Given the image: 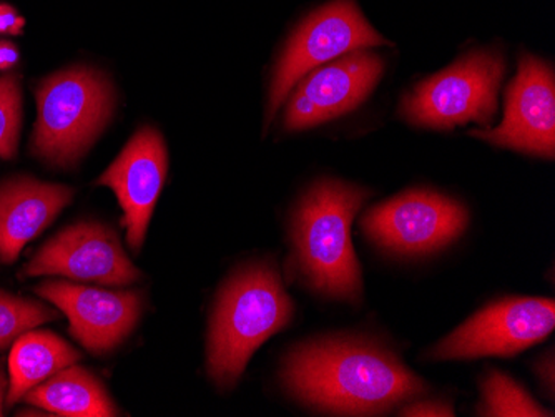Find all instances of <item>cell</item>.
Masks as SVG:
<instances>
[{
  "instance_id": "obj_1",
  "label": "cell",
  "mask_w": 555,
  "mask_h": 417,
  "mask_svg": "<svg viewBox=\"0 0 555 417\" xmlns=\"http://www.w3.org/2000/svg\"><path fill=\"white\" fill-rule=\"evenodd\" d=\"M283 381L296 400L338 416H377L427 391L395 353L354 338L296 348L286 357Z\"/></svg>"
},
{
  "instance_id": "obj_2",
  "label": "cell",
  "mask_w": 555,
  "mask_h": 417,
  "mask_svg": "<svg viewBox=\"0 0 555 417\" xmlns=\"http://www.w3.org/2000/svg\"><path fill=\"white\" fill-rule=\"evenodd\" d=\"M371 193L324 180L305 195L293 222L295 260L314 291L335 300H360L361 264L351 245V223Z\"/></svg>"
},
{
  "instance_id": "obj_3",
  "label": "cell",
  "mask_w": 555,
  "mask_h": 417,
  "mask_svg": "<svg viewBox=\"0 0 555 417\" xmlns=\"http://www.w3.org/2000/svg\"><path fill=\"white\" fill-rule=\"evenodd\" d=\"M295 304L274 266L258 263L236 273L218 297L208 339V373L232 388L249 357L292 322Z\"/></svg>"
},
{
  "instance_id": "obj_4",
  "label": "cell",
  "mask_w": 555,
  "mask_h": 417,
  "mask_svg": "<svg viewBox=\"0 0 555 417\" xmlns=\"http://www.w3.org/2000/svg\"><path fill=\"white\" fill-rule=\"evenodd\" d=\"M33 152L54 167H74L104 132L114 112L111 82L100 71L74 67L42 80L36 92Z\"/></svg>"
},
{
  "instance_id": "obj_5",
  "label": "cell",
  "mask_w": 555,
  "mask_h": 417,
  "mask_svg": "<svg viewBox=\"0 0 555 417\" xmlns=\"http://www.w3.org/2000/svg\"><path fill=\"white\" fill-rule=\"evenodd\" d=\"M506 62L499 52H474L421 82L402 102V115L416 127L451 130L469 121L488 129Z\"/></svg>"
},
{
  "instance_id": "obj_6",
  "label": "cell",
  "mask_w": 555,
  "mask_h": 417,
  "mask_svg": "<svg viewBox=\"0 0 555 417\" xmlns=\"http://www.w3.org/2000/svg\"><path fill=\"white\" fill-rule=\"evenodd\" d=\"M385 43L388 40L367 24L354 0H335L311 14L298 27L278 62L268 102L267 123L273 120V115L286 101L293 87L311 70L338 55Z\"/></svg>"
},
{
  "instance_id": "obj_7",
  "label": "cell",
  "mask_w": 555,
  "mask_h": 417,
  "mask_svg": "<svg viewBox=\"0 0 555 417\" xmlns=\"http://www.w3.org/2000/svg\"><path fill=\"white\" fill-rule=\"evenodd\" d=\"M469 211L460 201L429 190H413L377 205L363 218V229L377 247L404 255L433 253L463 235Z\"/></svg>"
},
{
  "instance_id": "obj_8",
  "label": "cell",
  "mask_w": 555,
  "mask_h": 417,
  "mask_svg": "<svg viewBox=\"0 0 555 417\" xmlns=\"http://www.w3.org/2000/svg\"><path fill=\"white\" fill-rule=\"evenodd\" d=\"M555 328L554 300L509 298L474 314L433 348V361L514 356L544 341Z\"/></svg>"
},
{
  "instance_id": "obj_9",
  "label": "cell",
  "mask_w": 555,
  "mask_h": 417,
  "mask_svg": "<svg viewBox=\"0 0 555 417\" xmlns=\"http://www.w3.org/2000/svg\"><path fill=\"white\" fill-rule=\"evenodd\" d=\"M22 276H64L74 282L127 286L142 278L121 248L117 233L95 222H80L59 232L25 264Z\"/></svg>"
},
{
  "instance_id": "obj_10",
  "label": "cell",
  "mask_w": 555,
  "mask_h": 417,
  "mask_svg": "<svg viewBox=\"0 0 555 417\" xmlns=\"http://www.w3.org/2000/svg\"><path fill=\"white\" fill-rule=\"evenodd\" d=\"M34 291L67 316L70 335L93 354L114 351L142 316L143 298L137 291H108L54 279L40 283Z\"/></svg>"
},
{
  "instance_id": "obj_11",
  "label": "cell",
  "mask_w": 555,
  "mask_h": 417,
  "mask_svg": "<svg viewBox=\"0 0 555 417\" xmlns=\"http://www.w3.org/2000/svg\"><path fill=\"white\" fill-rule=\"evenodd\" d=\"M470 135L552 160L555 154V80L551 65L524 55L516 79L507 90L504 121L498 129L473 130Z\"/></svg>"
},
{
  "instance_id": "obj_12",
  "label": "cell",
  "mask_w": 555,
  "mask_h": 417,
  "mask_svg": "<svg viewBox=\"0 0 555 417\" xmlns=\"http://www.w3.org/2000/svg\"><path fill=\"white\" fill-rule=\"evenodd\" d=\"M385 61L354 51L296 83L285 114L288 130H305L354 110L382 79Z\"/></svg>"
},
{
  "instance_id": "obj_13",
  "label": "cell",
  "mask_w": 555,
  "mask_h": 417,
  "mask_svg": "<svg viewBox=\"0 0 555 417\" xmlns=\"http://www.w3.org/2000/svg\"><path fill=\"white\" fill-rule=\"evenodd\" d=\"M167 168L164 136L152 127H143L96 180V185L108 186L117 195L124 210L127 242L132 250L139 251L145 242L150 218L160 196Z\"/></svg>"
},
{
  "instance_id": "obj_14",
  "label": "cell",
  "mask_w": 555,
  "mask_h": 417,
  "mask_svg": "<svg viewBox=\"0 0 555 417\" xmlns=\"http://www.w3.org/2000/svg\"><path fill=\"white\" fill-rule=\"evenodd\" d=\"M74 198L72 186L17 177L0 185V261H17L27 243L46 232Z\"/></svg>"
},
{
  "instance_id": "obj_15",
  "label": "cell",
  "mask_w": 555,
  "mask_h": 417,
  "mask_svg": "<svg viewBox=\"0 0 555 417\" xmlns=\"http://www.w3.org/2000/svg\"><path fill=\"white\" fill-rule=\"evenodd\" d=\"M24 400L55 416H118L117 406L112 403L102 382L92 373L75 364L64 367L62 372L30 389Z\"/></svg>"
},
{
  "instance_id": "obj_16",
  "label": "cell",
  "mask_w": 555,
  "mask_h": 417,
  "mask_svg": "<svg viewBox=\"0 0 555 417\" xmlns=\"http://www.w3.org/2000/svg\"><path fill=\"white\" fill-rule=\"evenodd\" d=\"M80 357L82 354L55 333L30 329L18 336L9 357V404L24 400L30 389L77 363Z\"/></svg>"
},
{
  "instance_id": "obj_17",
  "label": "cell",
  "mask_w": 555,
  "mask_h": 417,
  "mask_svg": "<svg viewBox=\"0 0 555 417\" xmlns=\"http://www.w3.org/2000/svg\"><path fill=\"white\" fill-rule=\"evenodd\" d=\"M479 416L492 417H542L552 416L532 400L522 386L509 376L491 372L482 381V404L477 409Z\"/></svg>"
},
{
  "instance_id": "obj_18",
  "label": "cell",
  "mask_w": 555,
  "mask_h": 417,
  "mask_svg": "<svg viewBox=\"0 0 555 417\" xmlns=\"http://www.w3.org/2000/svg\"><path fill=\"white\" fill-rule=\"evenodd\" d=\"M59 317L61 311L57 308L0 289V351L14 344L24 333L57 322Z\"/></svg>"
},
{
  "instance_id": "obj_19",
  "label": "cell",
  "mask_w": 555,
  "mask_h": 417,
  "mask_svg": "<svg viewBox=\"0 0 555 417\" xmlns=\"http://www.w3.org/2000/svg\"><path fill=\"white\" fill-rule=\"evenodd\" d=\"M22 123V92L18 77H0V158L12 160L17 155Z\"/></svg>"
},
{
  "instance_id": "obj_20",
  "label": "cell",
  "mask_w": 555,
  "mask_h": 417,
  "mask_svg": "<svg viewBox=\"0 0 555 417\" xmlns=\"http://www.w3.org/2000/svg\"><path fill=\"white\" fill-rule=\"evenodd\" d=\"M399 416L413 417H451L454 416V407L446 401H420L411 403L399 411Z\"/></svg>"
},
{
  "instance_id": "obj_21",
  "label": "cell",
  "mask_w": 555,
  "mask_h": 417,
  "mask_svg": "<svg viewBox=\"0 0 555 417\" xmlns=\"http://www.w3.org/2000/svg\"><path fill=\"white\" fill-rule=\"evenodd\" d=\"M24 17H21L14 8L8 4H0V34L18 36L24 30Z\"/></svg>"
},
{
  "instance_id": "obj_22",
  "label": "cell",
  "mask_w": 555,
  "mask_h": 417,
  "mask_svg": "<svg viewBox=\"0 0 555 417\" xmlns=\"http://www.w3.org/2000/svg\"><path fill=\"white\" fill-rule=\"evenodd\" d=\"M18 62L17 47L8 40L0 42V70H9Z\"/></svg>"
},
{
  "instance_id": "obj_23",
  "label": "cell",
  "mask_w": 555,
  "mask_h": 417,
  "mask_svg": "<svg viewBox=\"0 0 555 417\" xmlns=\"http://www.w3.org/2000/svg\"><path fill=\"white\" fill-rule=\"evenodd\" d=\"M539 375H541L542 381L547 379V382H544L545 388L548 389V394L551 398L554 396V357H547V360H542L541 364H539Z\"/></svg>"
},
{
  "instance_id": "obj_24",
  "label": "cell",
  "mask_w": 555,
  "mask_h": 417,
  "mask_svg": "<svg viewBox=\"0 0 555 417\" xmlns=\"http://www.w3.org/2000/svg\"><path fill=\"white\" fill-rule=\"evenodd\" d=\"M5 388H8V381H5L4 373L0 369V416L4 413V394Z\"/></svg>"
}]
</instances>
